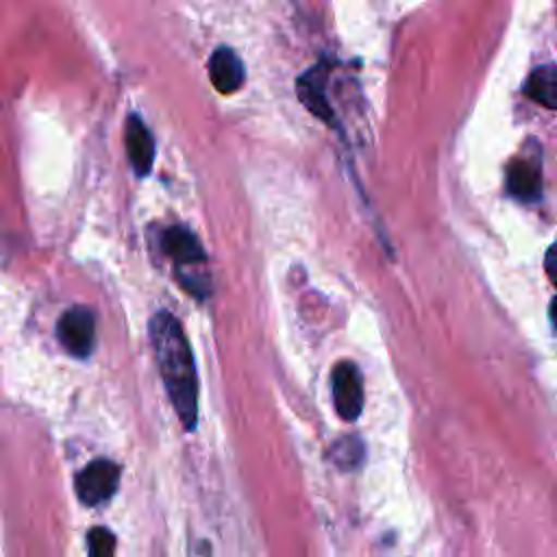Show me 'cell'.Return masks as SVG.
Returning <instances> with one entry per match:
<instances>
[{
  "label": "cell",
  "mask_w": 557,
  "mask_h": 557,
  "mask_svg": "<svg viewBox=\"0 0 557 557\" xmlns=\"http://www.w3.org/2000/svg\"><path fill=\"white\" fill-rule=\"evenodd\" d=\"M148 331L170 403L181 424L191 431L198 420V379L185 331L168 311L154 313Z\"/></svg>",
  "instance_id": "obj_1"
},
{
  "label": "cell",
  "mask_w": 557,
  "mask_h": 557,
  "mask_svg": "<svg viewBox=\"0 0 557 557\" xmlns=\"http://www.w3.org/2000/svg\"><path fill=\"white\" fill-rule=\"evenodd\" d=\"M333 405L342 420L355 422L363 409V381L361 372L352 361L335 363L331 372Z\"/></svg>",
  "instance_id": "obj_2"
},
{
  "label": "cell",
  "mask_w": 557,
  "mask_h": 557,
  "mask_svg": "<svg viewBox=\"0 0 557 557\" xmlns=\"http://www.w3.org/2000/svg\"><path fill=\"white\" fill-rule=\"evenodd\" d=\"M120 483V466L111 459H94L74 481L76 494L85 505H100L113 496Z\"/></svg>",
  "instance_id": "obj_3"
},
{
  "label": "cell",
  "mask_w": 557,
  "mask_h": 557,
  "mask_svg": "<svg viewBox=\"0 0 557 557\" xmlns=\"http://www.w3.org/2000/svg\"><path fill=\"white\" fill-rule=\"evenodd\" d=\"M57 337L63 344V348L74 357L78 359L89 357L94 348V337H96V324H94L91 311L85 307L67 309L57 322Z\"/></svg>",
  "instance_id": "obj_4"
},
{
  "label": "cell",
  "mask_w": 557,
  "mask_h": 557,
  "mask_svg": "<svg viewBox=\"0 0 557 557\" xmlns=\"http://www.w3.org/2000/svg\"><path fill=\"white\" fill-rule=\"evenodd\" d=\"M507 191L520 202H535L542 196L540 152L520 154L507 168Z\"/></svg>",
  "instance_id": "obj_5"
},
{
  "label": "cell",
  "mask_w": 557,
  "mask_h": 557,
  "mask_svg": "<svg viewBox=\"0 0 557 557\" xmlns=\"http://www.w3.org/2000/svg\"><path fill=\"white\" fill-rule=\"evenodd\" d=\"M161 248L170 259H174L176 270L178 268L205 265V261H207L198 237L185 226L165 228L163 235H161Z\"/></svg>",
  "instance_id": "obj_6"
},
{
  "label": "cell",
  "mask_w": 557,
  "mask_h": 557,
  "mask_svg": "<svg viewBox=\"0 0 557 557\" xmlns=\"http://www.w3.org/2000/svg\"><path fill=\"white\" fill-rule=\"evenodd\" d=\"M124 144H126V154L131 159L133 170L139 176H146L152 170L154 161V141L141 117L131 115L126 126H124Z\"/></svg>",
  "instance_id": "obj_7"
},
{
  "label": "cell",
  "mask_w": 557,
  "mask_h": 557,
  "mask_svg": "<svg viewBox=\"0 0 557 557\" xmlns=\"http://www.w3.org/2000/svg\"><path fill=\"white\" fill-rule=\"evenodd\" d=\"M209 78L220 94H233L242 87L246 72L231 48H218L209 59Z\"/></svg>",
  "instance_id": "obj_8"
},
{
  "label": "cell",
  "mask_w": 557,
  "mask_h": 557,
  "mask_svg": "<svg viewBox=\"0 0 557 557\" xmlns=\"http://www.w3.org/2000/svg\"><path fill=\"white\" fill-rule=\"evenodd\" d=\"M522 91L533 102H537L546 109H557V65L535 67L527 76V81L522 85Z\"/></svg>",
  "instance_id": "obj_9"
},
{
  "label": "cell",
  "mask_w": 557,
  "mask_h": 557,
  "mask_svg": "<svg viewBox=\"0 0 557 557\" xmlns=\"http://www.w3.org/2000/svg\"><path fill=\"white\" fill-rule=\"evenodd\" d=\"M298 96L305 102V107L318 115L320 120H324L326 124H333V109L322 91V83H320V72L311 70L309 74L298 78Z\"/></svg>",
  "instance_id": "obj_10"
},
{
  "label": "cell",
  "mask_w": 557,
  "mask_h": 557,
  "mask_svg": "<svg viewBox=\"0 0 557 557\" xmlns=\"http://www.w3.org/2000/svg\"><path fill=\"white\" fill-rule=\"evenodd\" d=\"M366 448L357 435H344L331 446V459L339 470H355L363 461Z\"/></svg>",
  "instance_id": "obj_11"
},
{
  "label": "cell",
  "mask_w": 557,
  "mask_h": 557,
  "mask_svg": "<svg viewBox=\"0 0 557 557\" xmlns=\"http://www.w3.org/2000/svg\"><path fill=\"white\" fill-rule=\"evenodd\" d=\"M89 557H115V535L104 527H94L87 533Z\"/></svg>",
  "instance_id": "obj_12"
},
{
  "label": "cell",
  "mask_w": 557,
  "mask_h": 557,
  "mask_svg": "<svg viewBox=\"0 0 557 557\" xmlns=\"http://www.w3.org/2000/svg\"><path fill=\"white\" fill-rule=\"evenodd\" d=\"M544 270H546V276L550 278V283L557 287V242L550 244L544 255Z\"/></svg>",
  "instance_id": "obj_13"
},
{
  "label": "cell",
  "mask_w": 557,
  "mask_h": 557,
  "mask_svg": "<svg viewBox=\"0 0 557 557\" xmlns=\"http://www.w3.org/2000/svg\"><path fill=\"white\" fill-rule=\"evenodd\" d=\"M550 320H553L555 326H557V296H555L553 302H550Z\"/></svg>",
  "instance_id": "obj_14"
}]
</instances>
